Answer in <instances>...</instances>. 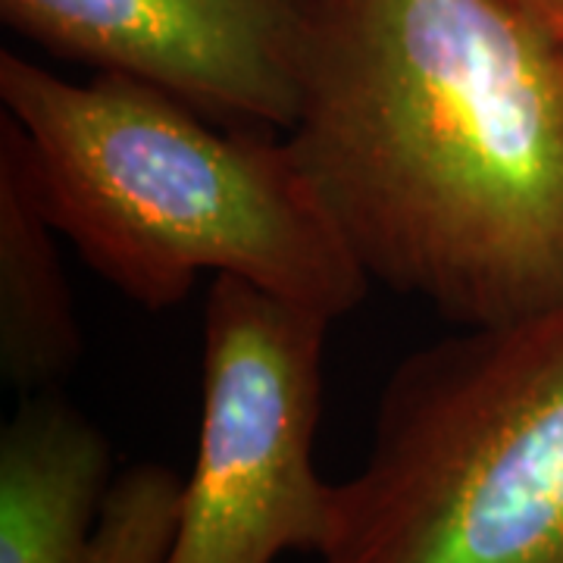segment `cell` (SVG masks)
<instances>
[{
	"label": "cell",
	"mask_w": 563,
	"mask_h": 563,
	"mask_svg": "<svg viewBox=\"0 0 563 563\" xmlns=\"http://www.w3.org/2000/svg\"><path fill=\"white\" fill-rule=\"evenodd\" d=\"M285 135L369 282L457 329L563 303V54L501 0H310Z\"/></svg>",
	"instance_id": "obj_1"
},
{
	"label": "cell",
	"mask_w": 563,
	"mask_h": 563,
	"mask_svg": "<svg viewBox=\"0 0 563 563\" xmlns=\"http://www.w3.org/2000/svg\"><path fill=\"white\" fill-rule=\"evenodd\" d=\"M0 117L63 239L144 310H169L203 273L339 320L369 276L288 135L203 117L122 73L73 81L0 54Z\"/></svg>",
	"instance_id": "obj_2"
},
{
	"label": "cell",
	"mask_w": 563,
	"mask_h": 563,
	"mask_svg": "<svg viewBox=\"0 0 563 563\" xmlns=\"http://www.w3.org/2000/svg\"><path fill=\"white\" fill-rule=\"evenodd\" d=\"M322 563H563V303L388 376Z\"/></svg>",
	"instance_id": "obj_3"
},
{
	"label": "cell",
	"mask_w": 563,
	"mask_h": 563,
	"mask_svg": "<svg viewBox=\"0 0 563 563\" xmlns=\"http://www.w3.org/2000/svg\"><path fill=\"white\" fill-rule=\"evenodd\" d=\"M332 322L251 282H210L198 454L166 563H276L325 551L335 483L317 473L313 448Z\"/></svg>",
	"instance_id": "obj_4"
},
{
	"label": "cell",
	"mask_w": 563,
	"mask_h": 563,
	"mask_svg": "<svg viewBox=\"0 0 563 563\" xmlns=\"http://www.w3.org/2000/svg\"><path fill=\"white\" fill-rule=\"evenodd\" d=\"M22 38L122 73L203 117L285 135L298 113L310 0H0Z\"/></svg>",
	"instance_id": "obj_5"
},
{
	"label": "cell",
	"mask_w": 563,
	"mask_h": 563,
	"mask_svg": "<svg viewBox=\"0 0 563 563\" xmlns=\"http://www.w3.org/2000/svg\"><path fill=\"white\" fill-rule=\"evenodd\" d=\"M181 492L166 463L113 473L101 429L32 391L0 432V563H166Z\"/></svg>",
	"instance_id": "obj_6"
},
{
	"label": "cell",
	"mask_w": 563,
	"mask_h": 563,
	"mask_svg": "<svg viewBox=\"0 0 563 563\" xmlns=\"http://www.w3.org/2000/svg\"><path fill=\"white\" fill-rule=\"evenodd\" d=\"M57 235L29 179L16 129L0 117V373L22 395L63 383L81 357Z\"/></svg>",
	"instance_id": "obj_7"
},
{
	"label": "cell",
	"mask_w": 563,
	"mask_h": 563,
	"mask_svg": "<svg viewBox=\"0 0 563 563\" xmlns=\"http://www.w3.org/2000/svg\"><path fill=\"white\" fill-rule=\"evenodd\" d=\"M501 3L563 54V0H501Z\"/></svg>",
	"instance_id": "obj_8"
}]
</instances>
